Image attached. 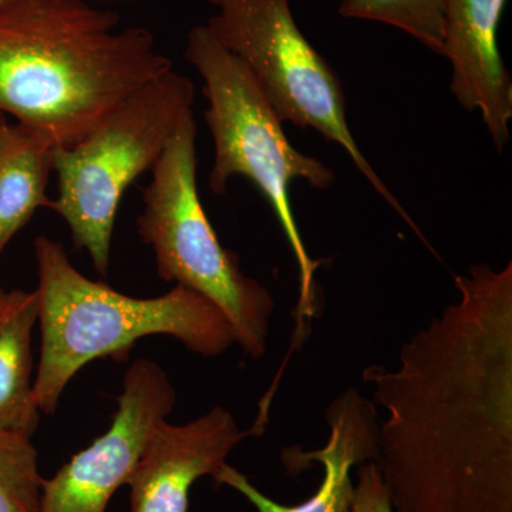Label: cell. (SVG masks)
I'll use <instances>...</instances> for the list:
<instances>
[{
	"label": "cell",
	"instance_id": "obj_1",
	"mask_svg": "<svg viewBox=\"0 0 512 512\" xmlns=\"http://www.w3.org/2000/svg\"><path fill=\"white\" fill-rule=\"evenodd\" d=\"M458 296L363 382L386 417L373 463L393 512H512V262Z\"/></svg>",
	"mask_w": 512,
	"mask_h": 512
},
{
	"label": "cell",
	"instance_id": "obj_2",
	"mask_svg": "<svg viewBox=\"0 0 512 512\" xmlns=\"http://www.w3.org/2000/svg\"><path fill=\"white\" fill-rule=\"evenodd\" d=\"M92 0L0 3V113L72 147L138 89L173 70L153 32L120 28Z\"/></svg>",
	"mask_w": 512,
	"mask_h": 512
},
{
	"label": "cell",
	"instance_id": "obj_3",
	"mask_svg": "<svg viewBox=\"0 0 512 512\" xmlns=\"http://www.w3.org/2000/svg\"><path fill=\"white\" fill-rule=\"evenodd\" d=\"M35 256L42 349L33 392L40 413H56L67 384L92 360L126 357L146 336H171L204 357L237 343L224 313L185 286L156 298L124 295L77 271L63 244L43 235Z\"/></svg>",
	"mask_w": 512,
	"mask_h": 512
},
{
	"label": "cell",
	"instance_id": "obj_4",
	"mask_svg": "<svg viewBox=\"0 0 512 512\" xmlns=\"http://www.w3.org/2000/svg\"><path fill=\"white\" fill-rule=\"evenodd\" d=\"M185 59L204 80L205 123L215 146L208 185L212 194L224 195L231 178H248L274 210L299 268V299L292 346L301 348L308 320L318 308L315 261L306 251L292 210L291 185L302 180L319 191L335 183L332 168L306 156L289 143L284 123L278 119L264 93L241 60L222 47L205 25L187 36Z\"/></svg>",
	"mask_w": 512,
	"mask_h": 512
},
{
	"label": "cell",
	"instance_id": "obj_5",
	"mask_svg": "<svg viewBox=\"0 0 512 512\" xmlns=\"http://www.w3.org/2000/svg\"><path fill=\"white\" fill-rule=\"evenodd\" d=\"M197 130L190 111L151 168L138 235L153 248L158 276L214 303L242 350L259 359L268 345L274 298L242 271L234 251L222 247L205 214L197 188Z\"/></svg>",
	"mask_w": 512,
	"mask_h": 512
},
{
	"label": "cell",
	"instance_id": "obj_6",
	"mask_svg": "<svg viewBox=\"0 0 512 512\" xmlns=\"http://www.w3.org/2000/svg\"><path fill=\"white\" fill-rule=\"evenodd\" d=\"M194 83L170 70L121 101L72 147L56 148L57 197L49 210L70 229L97 274L107 276L121 198L151 170L175 128L192 111Z\"/></svg>",
	"mask_w": 512,
	"mask_h": 512
},
{
	"label": "cell",
	"instance_id": "obj_7",
	"mask_svg": "<svg viewBox=\"0 0 512 512\" xmlns=\"http://www.w3.org/2000/svg\"><path fill=\"white\" fill-rule=\"evenodd\" d=\"M214 39L244 63L282 123L312 128L348 153L359 173L424 241L403 205L363 156L346 120L338 73L296 25L289 0H207Z\"/></svg>",
	"mask_w": 512,
	"mask_h": 512
},
{
	"label": "cell",
	"instance_id": "obj_8",
	"mask_svg": "<svg viewBox=\"0 0 512 512\" xmlns=\"http://www.w3.org/2000/svg\"><path fill=\"white\" fill-rule=\"evenodd\" d=\"M177 393L163 367L136 360L124 376L110 429L43 483L39 512H106L127 484L158 421L173 412Z\"/></svg>",
	"mask_w": 512,
	"mask_h": 512
},
{
	"label": "cell",
	"instance_id": "obj_9",
	"mask_svg": "<svg viewBox=\"0 0 512 512\" xmlns=\"http://www.w3.org/2000/svg\"><path fill=\"white\" fill-rule=\"evenodd\" d=\"M248 434L224 407L190 423L158 421L127 480L130 512H188L192 484L214 477Z\"/></svg>",
	"mask_w": 512,
	"mask_h": 512
},
{
	"label": "cell",
	"instance_id": "obj_10",
	"mask_svg": "<svg viewBox=\"0 0 512 512\" xmlns=\"http://www.w3.org/2000/svg\"><path fill=\"white\" fill-rule=\"evenodd\" d=\"M326 421L330 433L325 447L313 451L289 448L284 454L289 468H302L313 461L322 464V484L309 500L291 507L276 503L228 463L212 478L244 495L258 512H349L355 491L353 468L376 457L377 406L356 389H348L329 404Z\"/></svg>",
	"mask_w": 512,
	"mask_h": 512
},
{
	"label": "cell",
	"instance_id": "obj_11",
	"mask_svg": "<svg viewBox=\"0 0 512 512\" xmlns=\"http://www.w3.org/2000/svg\"><path fill=\"white\" fill-rule=\"evenodd\" d=\"M507 0H446L443 56L450 90L467 111H478L498 151L510 141L512 77L498 47Z\"/></svg>",
	"mask_w": 512,
	"mask_h": 512
},
{
	"label": "cell",
	"instance_id": "obj_12",
	"mask_svg": "<svg viewBox=\"0 0 512 512\" xmlns=\"http://www.w3.org/2000/svg\"><path fill=\"white\" fill-rule=\"evenodd\" d=\"M39 322V293H0V429L33 436L40 410L33 392V328Z\"/></svg>",
	"mask_w": 512,
	"mask_h": 512
},
{
	"label": "cell",
	"instance_id": "obj_13",
	"mask_svg": "<svg viewBox=\"0 0 512 512\" xmlns=\"http://www.w3.org/2000/svg\"><path fill=\"white\" fill-rule=\"evenodd\" d=\"M56 147L42 134L6 121L0 127V255L39 208L55 173Z\"/></svg>",
	"mask_w": 512,
	"mask_h": 512
},
{
	"label": "cell",
	"instance_id": "obj_14",
	"mask_svg": "<svg viewBox=\"0 0 512 512\" xmlns=\"http://www.w3.org/2000/svg\"><path fill=\"white\" fill-rule=\"evenodd\" d=\"M444 8L446 0H342L339 15L393 26L443 56Z\"/></svg>",
	"mask_w": 512,
	"mask_h": 512
},
{
	"label": "cell",
	"instance_id": "obj_15",
	"mask_svg": "<svg viewBox=\"0 0 512 512\" xmlns=\"http://www.w3.org/2000/svg\"><path fill=\"white\" fill-rule=\"evenodd\" d=\"M43 483L32 437L0 429V512H39Z\"/></svg>",
	"mask_w": 512,
	"mask_h": 512
},
{
	"label": "cell",
	"instance_id": "obj_16",
	"mask_svg": "<svg viewBox=\"0 0 512 512\" xmlns=\"http://www.w3.org/2000/svg\"><path fill=\"white\" fill-rule=\"evenodd\" d=\"M349 512H393L382 477L373 461L360 464Z\"/></svg>",
	"mask_w": 512,
	"mask_h": 512
},
{
	"label": "cell",
	"instance_id": "obj_17",
	"mask_svg": "<svg viewBox=\"0 0 512 512\" xmlns=\"http://www.w3.org/2000/svg\"><path fill=\"white\" fill-rule=\"evenodd\" d=\"M6 121H8V120H6V116H5V114L0 113V127H2V126H3V124H5V123H6Z\"/></svg>",
	"mask_w": 512,
	"mask_h": 512
},
{
	"label": "cell",
	"instance_id": "obj_18",
	"mask_svg": "<svg viewBox=\"0 0 512 512\" xmlns=\"http://www.w3.org/2000/svg\"><path fill=\"white\" fill-rule=\"evenodd\" d=\"M2 292H3V289H2V288H0V293H2Z\"/></svg>",
	"mask_w": 512,
	"mask_h": 512
},
{
	"label": "cell",
	"instance_id": "obj_19",
	"mask_svg": "<svg viewBox=\"0 0 512 512\" xmlns=\"http://www.w3.org/2000/svg\"><path fill=\"white\" fill-rule=\"evenodd\" d=\"M5 2V0H0V3Z\"/></svg>",
	"mask_w": 512,
	"mask_h": 512
}]
</instances>
